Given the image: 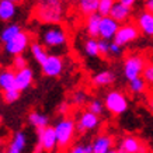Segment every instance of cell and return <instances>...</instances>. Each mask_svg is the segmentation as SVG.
I'll return each mask as SVG.
<instances>
[{"mask_svg":"<svg viewBox=\"0 0 153 153\" xmlns=\"http://www.w3.org/2000/svg\"><path fill=\"white\" fill-rule=\"evenodd\" d=\"M98 49L101 56H110V41L98 38Z\"/></svg>","mask_w":153,"mask_h":153,"instance_id":"35","label":"cell"},{"mask_svg":"<svg viewBox=\"0 0 153 153\" xmlns=\"http://www.w3.org/2000/svg\"><path fill=\"white\" fill-rule=\"evenodd\" d=\"M100 124H101L100 115H96L88 110H86V111L80 112L79 118L76 120V129H77L79 134H86V132L97 129Z\"/></svg>","mask_w":153,"mask_h":153,"instance_id":"10","label":"cell"},{"mask_svg":"<svg viewBox=\"0 0 153 153\" xmlns=\"http://www.w3.org/2000/svg\"><path fill=\"white\" fill-rule=\"evenodd\" d=\"M55 134H56V140H58V148L60 150H65L70 146L72 140L76 134V120L72 117H63L60 118L55 125Z\"/></svg>","mask_w":153,"mask_h":153,"instance_id":"3","label":"cell"},{"mask_svg":"<svg viewBox=\"0 0 153 153\" xmlns=\"http://www.w3.org/2000/svg\"><path fill=\"white\" fill-rule=\"evenodd\" d=\"M20 96H21V91H20V90H17V88L3 91V100H4V102H7V104H13V102L19 101Z\"/></svg>","mask_w":153,"mask_h":153,"instance_id":"31","label":"cell"},{"mask_svg":"<svg viewBox=\"0 0 153 153\" xmlns=\"http://www.w3.org/2000/svg\"><path fill=\"white\" fill-rule=\"evenodd\" d=\"M27 148V135L24 131H17L9 145L7 153H23Z\"/></svg>","mask_w":153,"mask_h":153,"instance_id":"18","label":"cell"},{"mask_svg":"<svg viewBox=\"0 0 153 153\" xmlns=\"http://www.w3.org/2000/svg\"><path fill=\"white\" fill-rule=\"evenodd\" d=\"M122 55V47H120L118 44H115L114 41H110V56H118Z\"/></svg>","mask_w":153,"mask_h":153,"instance_id":"36","label":"cell"},{"mask_svg":"<svg viewBox=\"0 0 153 153\" xmlns=\"http://www.w3.org/2000/svg\"><path fill=\"white\" fill-rule=\"evenodd\" d=\"M34 16L44 25L59 24L63 19V3L62 0H38Z\"/></svg>","mask_w":153,"mask_h":153,"instance_id":"2","label":"cell"},{"mask_svg":"<svg viewBox=\"0 0 153 153\" xmlns=\"http://www.w3.org/2000/svg\"><path fill=\"white\" fill-rule=\"evenodd\" d=\"M37 150L38 152L52 153L58 148V140H56L55 128L52 125H48L47 128H39L37 129Z\"/></svg>","mask_w":153,"mask_h":153,"instance_id":"5","label":"cell"},{"mask_svg":"<svg viewBox=\"0 0 153 153\" xmlns=\"http://www.w3.org/2000/svg\"><path fill=\"white\" fill-rule=\"evenodd\" d=\"M65 70V59L60 55L49 53L47 60L41 65V72L47 77H58Z\"/></svg>","mask_w":153,"mask_h":153,"instance_id":"8","label":"cell"},{"mask_svg":"<svg viewBox=\"0 0 153 153\" xmlns=\"http://www.w3.org/2000/svg\"><path fill=\"white\" fill-rule=\"evenodd\" d=\"M121 24L112 19L111 16H104L100 21V30H98V38L105 39V41H112L115 34L118 33Z\"/></svg>","mask_w":153,"mask_h":153,"instance_id":"11","label":"cell"},{"mask_svg":"<svg viewBox=\"0 0 153 153\" xmlns=\"http://www.w3.org/2000/svg\"><path fill=\"white\" fill-rule=\"evenodd\" d=\"M101 17L98 13H94L88 16L86 20V28H87V34L90 38H97L98 39V30H100V21Z\"/></svg>","mask_w":153,"mask_h":153,"instance_id":"22","label":"cell"},{"mask_svg":"<svg viewBox=\"0 0 153 153\" xmlns=\"http://www.w3.org/2000/svg\"><path fill=\"white\" fill-rule=\"evenodd\" d=\"M145 10L146 11H150V13H153V0H145Z\"/></svg>","mask_w":153,"mask_h":153,"instance_id":"38","label":"cell"},{"mask_svg":"<svg viewBox=\"0 0 153 153\" xmlns=\"http://www.w3.org/2000/svg\"><path fill=\"white\" fill-rule=\"evenodd\" d=\"M68 110H69V104H68V102H62V104L58 107V112H59V114H63V115L68 112Z\"/></svg>","mask_w":153,"mask_h":153,"instance_id":"37","label":"cell"},{"mask_svg":"<svg viewBox=\"0 0 153 153\" xmlns=\"http://www.w3.org/2000/svg\"><path fill=\"white\" fill-rule=\"evenodd\" d=\"M139 28H138V25L134 23H124L120 25V30H118V33L115 34V37H114V39L112 41L115 42V44H118L120 47H126L128 44H131V42H134L136 38L139 37Z\"/></svg>","mask_w":153,"mask_h":153,"instance_id":"7","label":"cell"},{"mask_svg":"<svg viewBox=\"0 0 153 153\" xmlns=\"http://www.w3.org/2000/svg\"><path fill=\"white\" fill-rule=\"evenodd\" d=\"M28 122L35 129H39V128H47L49 125V118H48V115L42 114V112L33 111L30 112V115H28Z\"/></svg>","mask_w":153,"mask_h":153,"instance_id":"24","label":"cell"},{"mask_svg":"<svg viewBox=\"0 0 153 153\" xmlns=\"http://www.w3.org/2000/svg\"><path fill=\"white\" fill-rule=\"evenodd\" d=\"M30 45H31V38H30V35H28L25 31H21L17 37H14L11 41L4 44V52L7 55H11V56L23 55Z\"/></svg>","mask_w":153,"mask_h":153,"instance_id":"9","label":"cell"},{"mask_svg":"<svg viewBox=\"0 0 153 153\" xmlns=\"http://www.w3.org/2000/svg\"><path fill=\"white\" fill-rule=\"evenodd\" d=\"M108 153H124V152H122L121 149H111V150H110Z\"/></svg>","mask_w":153,"mask_h":153,"instance_id":"40","label":"cell"},{"mask_svg":"<svg viewBox=\"0 0 153 153\" xmlns=\"http://www.w3.org/2000/svg\"><path fill=\"white\" fill-rule=\"evenodd\" d=\"M10 1H13V3H19V1H21V0H10Z\"/></svg>","mask_w":153,"mask_h":153,"instance_id":"41","label":"cell"},{"mask_svg":"<svg viewBox=\"0 0 153 153\" xmlns=\"http://www.w3.org/2000/svg\"><path fill=\"white\" fill-rule=\"evenodd\" d=\"M128 87H129L131 93L134 94H142L146 91V88H148V83L145 82V79L142 76L139 77H135V79L129 80L128 82Z\"/></svg>","mask_w":153,"mask_h":153,"instance_id":"27","label":"cell"},{"mask_svg":"<svg viewBox=\"0 0 153 153\" xmlns=\"http://www.w3.org/2000/svg\"><path fill=\"white\" fill-rule=\"evenodd\" d=\"M87 110L90 112H93L96 115H102V112L105 110V105H104V101H101L100 98H93L87 102Z\"/></svg>","mask_w":153,"mask_h":153,"instance_id":"28","label":"cell"},{"mask_svg":"<svg viewBox=\"0 0 153 153\" xmlns=\"http://www.w3.org/2000/svg\"><path fill=\"white\" fill-rule=\"evenodd\" d=\"M24 68H28V60L24 55H17L13 56V69L17 72V70H21Z\"/></svg>","mask_w":153,"mask_h":153,"instance_id":"32","label":"cell"},{"mask_svg":"<svg viewBox=\"0 0 153 153\" xmlns=\"http://www.w3.org/2000/svg\"><path fill=\"white\" fill-rule=\"evenodd\" d=\"M120 149L124 153H148V148L135 136H125L120 142Z\"/></svg>","mask_w":153,"mask_h":153,"instance_id":"12","label":"cell"},{"mask_svg":"<svg viewBox=\"0 0 153 153\" xmlns=\"http://www.w3.org/2000/svg\"><path fill=\"white\" fill-rule=\"evenodd\" d=\"M104 105L110 114L120 117L128 111L129 102H128L126 96L121 90H110L104 97Z\"/></svg>","mask_w":153,"mask_h":153,"instance_id":"4","label":"cell"},{"mask_svg":"<svg viewBox=\"0 0 153 153\" xmlns=\"http://www.w3.org/2000/svg\"><path fill=\"white\" fill-rule=\"evenodd\" d=\"M115 80H117L115 72L111 69H107V70H101V72L93 74L91 84L96 86V87H105V86H111Z\"/></svg>","mask_w":153,"mask_h":153,"instance_id":"16","label":"cell"},{"mask_svg":"<svg viewBox=\"0 0 153 153\" xmlns=\"http://www.w3.org/2000/svg\"><path fill=\"white\" fill-rule=\"evenodd\" d=\"M23 30L19 24H9L7 27L3 28V31L0 33V41L3 44H7L9 41H11L14 37H17Z\"/></svg>","mask_w":153,"mask_h":153,"instance_id":"25","label":"cell"},{"mask_svg":"<svg viewBox=\"0 0 153 153\" xmlns=\"http://www.w3.org/2000/svg\"><path fill=\"white\" fill-rule=\"evenodd\" d=\"M117 0H100V4H98V11L97 13L100 16H110L112 7L115 6Z\"/></svg>","mask_w":153,"mask_h":153,"instance_id":"30","label":"cell"},{"mask_svg":"<svg viewBox=\"0 0 153 153\" xmlns=\"http://www.w3.org/2000/svg\"><path fill=\"white\" fill-rule=\"evenodd\" d=\"M84 53L88 58H97L100 56V49H98V39L97 38L88 37L84 41Z\"/></svg>","mask_w":153,"mask_h":153,"instance_id":"26","label":"cell"},{"mask_svg":"<svg viewBox=\"0 0 153 153\" xmlns=\"http://www.w3.org/2000/svg\"><path fill=\"white\" fill-rule=\"evenodd\" d=\"M13 88H17V86H16V70H0V90L7 91V90H13Z\"/></svg>","mask_w":153,"mask_h":153,"instance_id":"19","label":"cell"},{"mask_svg":"<svg viewBox=\"0 0 153 153\" xmlns=\"http://www.w3.org/2000/svg\"><path fill=\"white\" fill-rule=\"evenodd\" d=\"M68 153H93V148H91V143H77L73 145Z\"/></svg>","mask_w":153,"mask_h":153,"instance_id":"33","label":"cell"},{"mask_svg":"<svg viewBox=\"0 0 153 153\" xmlns=\"http://www.w3.org/2000/svg\"><path fill=\"white\" fill-rule=\"evenodd\" d=\"M100 0H77V9L79 13L84 17H88L91 14L98 11Z\"/></svg>","mask_w":153,"mask_h":153,"instance_id":"21","label":"cell"},{"mask_svg":"<svg viewBox=\"0 0 153 153\" xmlns=\"http://www.w3.org/2000/svg\"><path fill=\"white\" fill-rule=\"evenodd\" d=\"M17 7L16 3L10 0H0V20L1 21H10L16 16Z\"/></svg>","mask_w":153,"mask_h":153,"instance_id":"23","label":"cell"},{"mask_svg":"<svg viewBox=\"0 0 153 153\" xmlns=\"http://www.w3.org/2000/svg\"><path fill=\"white\" fill-rule=\"evenodd\" d=\"M136 25L139 28L140 34L146 37H153V13L150 11H140L136 20Z\"/></svg>","mask_w":153,"mask_h":153,"instance_id":"15","label":"cell"},{"mask_svg":"<svg viewBox=\"0 0 153 153\" xmlns=\"http://www.w3.org/2000/svg\"><path fill=\"white\" fill-rule=\"evenodd\" d=\"M110 16H111L115 21H118L120 24L128 23V20H129L131 16H132V7L122 4V3H120V1H117L115 6L112 7Z\"/></svg>","mask_w":153,"mask_h":153,"instance_id":"17","label":"cell"},{"mask_svg":"<svg viewBox=\"0 0 153 153\" xmlns=\"http://www.w3.org/2000/svg\"><path fill=\"white\" fill-rule=\"evenodd\" d=\"M0 153H3V152H1V150H0Z\"/></svg>","mask_w":153,"mask_h":153,"instance_id":"42","label":"cell"},{"mask_svg":"<svg viewBox=\"0 0 153 153\" xmlns=\"http://www.w3.org/2000/svg\"><path fill=\"white\" fill-rule=\"evenodd\" d=\"M33 83H34V70L30 66L16 72V86H17V90L25 91L27 88H30L33 86Z\"/></svg>","mask_w":153,"mask_h":153,"instance_id":"13","label":"cell"},{"mask_svg":"<svg viewBox=\"0 0 153 153\" xmlns=\"http://www.w3.org/2000/svg\"><path fill=\"white\" fill-rule=\"evenodd\" d=\"M30 52H31L34 60L37 62L38 65H42V63L47 60L48 56H49V51L42 45L41 42H38V41L31 42V45H30Z\"/></svg>","mask_w":153,"mask_h":153,"instance_id":"20","label":"cell"},{"mask_svg":"<svg viewBox=\"0 0 153 153\" xmlns=\"http://www.w3.org/2000/svg\"><path fill=\"white\" fill-rule=\"evenodd\" d=\"M88 100V96L84 90H76L73 94H72V104L74 107H82L84 105Z\"/></svg>","mask_w":153,"mask_h":153,"instance_id":"29","label":"cell"},{"mask_svg":"<svg viewBox=\"0 0 153 153\" xmlns=\"http://www.w3.org/2000/svg\"><path fill=\"white\" fill-rule=\"evenodd\" d=\"M145 66H146V60H145V58L142 55L134 53V55L126 56L125 60H124V65H122L125 79L129 82V80L135 79V77L142 76Z\"/></svg>","mask_w":153,"mask_h":153,"instance_id":"6","label":"cell"},{"mask_svg":"<svg viewBox=\"0 0 153 153\" xmlns=\"http://www.w3.org/2000/svg\"><path fill=\"white\" fill-rule=\"evenodd\" d=\"M114 146V138L108 134L97 135L91 142L93 153H108Z\"/></svg>","mask_w":153,"mask_h":153,"instance_id":"14","label":"cell"},{"mask_svg":"<svg viewBox=\"0 0 153 153\" xmlns=\"http://www.w3.org/2000/svg\"><path fill=\"white\" fill-rule=\"evenodd\" d=\"M117 1H120V3H122L125 6H129V7H134L138 3V0H117Z\"/></svg>","mask_w":153,"mask_h":153,"instance_id":"39","label":"cell"},{"mask_svg":"<svg viewBox=\"0 0 153 153\" xmlns=\"http://www.w3.org/2000/svg\"><path fill=\"white\" fill-rule=\"evenodd\" d=\"M142 77H143L145 82L149 86H153V62L146 63V66H145V69H143V73H142Z\"/></svg>","mask_w":153,"mask_h":153,"instance_id":"34","label":"cell"},{"mask_svg":"<svg viewBox=\"0 0 153 153\" xmlns=\"http://www.w3.org/2000/svg\"><path fill=\"white\" fill-rule=\"evenodd\" d=\"M41 44L47 48L49 53H56V51H63L68 47V34L60 24H48L41 30Z\"/></svg>","mask_w":153,"mask_h":153,"instance_id":"1","label":"cell"}]
</instances>
